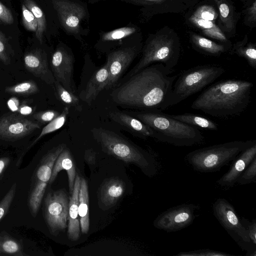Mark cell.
Here are the masks:
<instances>
[{"label": "cell", "mask_w": 256, "mask_h": 256, "mask_svg": "<svg viewBox=\"0 0 256 256\" xmlns=\"http://www.w3.org/2000/svg\"><path fill=\"white\" fill-rule=\"evenodd\" d=\"M172 72L162 63L148 66L115 89L112 99L120 105L163 110L178 76H170Z\"/></svg>", "instance_id": "6da1fadb"}, {"label": "cell", "mask_w": 256, "mask_h": 256, "mask_svg": "<svg viewBox=\"0 0 256 256\" xmlns=\"http://www.w3.org/2000/svg\"><path fill=\"white\" fill-rule=\"evenodd\" d=\"M253 86L252 82L244 80H221L201 93L191 108L213 116L236 115L248 106Z\"/></svg>", "instance_id": "7a4b0ae2"}, {"label": "cell", "mask_w": 256, "mask_h": 256, "mask_svg": "<svg viewBox=\"0 0 256 256\" xmlns=\"http://www.w3.org/2000/svg\"><path fill=\"white\" fill-rule=\"evenodd\" d=\"M153 130L154 138L176 146H192L203 142L204 138L196 127L176 120L160 110L136 114Z\"/></svg>", "instance_id": "3957f363"}, {"label": "cell", "mask_w": 256, "mask_h": 256, "mask_svg": "<svg viewBox=\"0 0 256 256\" xmlns=\"http://www.w3.org/2000/svg\"><path fill=\"white\" fill-rule=\"evenodd\" d=\"M91 132L94 139L108 154L138 166L144 174L153 176L157 172L154 160L140 150L114 132L102 128H94Z\"/></svg>", "instance_id": "277c9868"}, {"label": "cell", "mask_w": 256, "mask_h": 256, "mask_svg": "<svg viewBox=\"0 0 256 256\" xmlns=\"http://www.w3.org/2000/svg\"><path fill=\"white\" fill-rule=\"evenodd\" d=\"M255 142V140H235L204 147L189 152L186 156V160L198 172H216Z\"/></svg>", "instance_id": "5b68a950"}, {"label": "cell", "mask_w": 256, "mask_h": 256, "mask_svg": "<svg viewBox=\"0 0 256 256\" xmlns=\"http://www.w3.org/2000/svg\"><path fill=\"white\" fill-rule=\"evenodd\" d=\"M224 72V68L213 64L198 66L184 71L174 81L163 110L200 91Z\"/></svg>", "instance_id": "8992f818"}, {"label": "cell", "mask_w": 256, "mask_h": 256, "mask_svg": "<svg viewBox=\"0 0 256 256\" xmlns=\"http://www.w3.org/2000/svg\"><path fill=\"white\" fill-rule=\"evenodd\" d=\"M180 54L178 44L170 37L156 36L145 46L142 58L132 70L134 74L154 62L162 64L172 71L177 64Z\"/></svg>", "instance_id": "52a82bcc"}, {"label": "cell", "mask_w": 256, "mask_h": 256, "mask_svg": "<svg viewBox=\"0 0 256 256\" xmlns=\"http://www.w3.org/2000/svg\"><path fill=\"white\" fill-rule=\"evenodd\" d=\"M214 214L220 224L240 246L246 250V256H256V245L250 241L246 230L233 206L226 199L220 198L213 204Z\"/></svg>", "instance_id": "ba28073f"}, {"label": "cell", "mask_w": 256, "mask_h": 256, "mask_svg": "<svg viewBox=\"0 0 256 256\" xmlns=\"http://www.w3.org/2000/svg\"><path fill=\"white\" fill-rule=\"evenodd\" d=\"M44 218L50 233L56 236L67 228L69 200L62 190L49 192L44 199Z\"/></svg>", "instance_id": "9c48e42d"}, {"label": "cell", "mask_w": 256, "mask_h": 256, "mask_svg": "<svg viewBox=\"0 0 256 256\" xmlns=\"http://www.w3.org/2000/svg\"><path fill=\"white\" fill-rule=\"evenodd\" d=\"M198 207L192 204H184L162 212L155 219L154 226L167 232H174L186 228L192 224L194 212Z\"/></svg>", "instance_id": "30bf717a"}, {"label": "cell", "mask_w": 256, "mask_h": 256, "mask_svg": "<svg viewBox=\"0 0 256 256\" xmlns=\"http://www.w3.org/2000/svg\"><path fill=\"white\" fill-rule=\"evenodd\" d=\"M40 128L38 123L20 114H9L0 118V138L3 140H17Z\"/></svg>", "instance_id": "8fae6325"}, {"label": "cell", "mask_w": 256, "mask_h": 256, "mask_svg": "<svg viewBox=\"0 0 256 256\" xmlns=\"http://www.w3.org/2000/svg\"><path fill=\"white\" fill-rule=\"evenodd\" d=\"M51 67L54 79L66 89L74 94L72 56L64 48L57 49L52 56Z\"/></svg>", "instance_id": "7c38bea8"}, {"label": "cell", "mask_w": 256, "mask_h": 256, "mask_svg": "<svg viewBox=\"0 0 256 256\" xmlns=\"http://www.w3.org/2000/svg\"><path fill=\"white\" fill-rule=\"evenodd\" d=\"M61 24L68 32L76 33L80 24L86 15L84 8L70 0H52Z\"/></svg>", "instance_id": "4fadbf2b"}, {"label": "cell", "mask_w": 256, "mask_h": 256, "mask_svg": "<svg viewBox=\"0 0 256 256\" xmlns=\"http://www.w3.org/2000/svg\"><path fill=\"white\" fill-rule=\"evenodd\" d=\"M134 48H124L110 53L108 58V79L106 88L113 86L136 56Z\"/></svg>", "instance_id": "5bb4252c"}, {"label": "cell", "mask_w": 256, "mask_h": 256, "mask_svg": "<svg viewBox=\"0 0 256 256\" xmlns=\"http://www.w3.org/2000/svg\"><path fill=\"white\" fill-rule=\"evenodd\" d=\"M256 158V142L242 151L234 160L229 170L216 182L220 186L231 187L237 182L242 172Z\"/></svg>", "instance_id": "9a60e30c"}, {"label": "cell", "mask_w": 256, "mask_h": 256, "mask_svg": "<svg viewBox=\"0 0 256 256\" xmlns=\"http://www.w3.org/2000/svg\"><path fill=\"white\" fill-rule=\"evenodd\" d=\"M26 69L35 76L46 83L54 84L55 79L48 68L46 53L40 50H36L26 53L24 58Z\"/></svg>", "instance_id": "2e32d148"}, {"label": "cell", "mask_w": 256, "mask_h": 256, "mask_svg": "<svg viewBox=\"0 0 256 256\" xmlns=\"http://www.w3.org/2000/svg\"><path fill=\"white\" fill-rule=\"evenodd\" d=\"M81 178L76 174L72 196L70 197L68 235L73 241L78 240L80 234V222L78 218L79 191Z\"/></svg>", "instance_id": "e0dca14e"}, {"label": "cell", "mask_w": 256, "mask_h": 256, "mask_svg": "<svg viewBox=\"0 0 256 256\" xmlns=\"http://www.w3.org/2000/svg\"><path fill=\"white\" fill-rule=\"evenodd\" d=\"M108 64L97 70L88 82L86 89L81 92L80 98L90 105L100 92L106 88L108 79Z\"/></svg>", "instance_id": "ac0fdd59"}, {"label": "cell", "mask_w": 256, "mask_h": 256, "mask_svg": "<svg viewBox=\"0 0 256 256\" xmlns=\"http://www.w3.org/2000/svg\"><path fill=\"white\" fill-rule=\"evenodd\" d=\"M124 182L118 178H112L104 181L100 190V202L109 207L114 204L125 190Z\"/></svg>", "instance_id": "d6986e66"}, {"label": "cell", "mask_w": 256, "mask_h": 256, "mask_svg": "<svg viewBox=\"0 0 256 256\" xmlns=\"http://www.w3.org/2000/svg\"><path fill=\"white\" fill-rule=\"evenodd\" d=\"M62 170H65L67 172L70 192L72 194L74 190L76 172L72 156L68 148H64L56 158L53 167L50 183L54 180L58 173Z\"/></svg>", "instance_id": "ffe728a7"}, {"label": "cell", "mask_w": 256, "mask_h": 256, "mask_svg": "<svg viewBox=\"0 0 256 256\" xmlns=\"http://www.w3.org/2000/svg\"><path fill=\"white\" fill-rule=\"evenodd\" d=\"M110 116L114 122L141 136L154 138L152 129L138 119L120 112H112L110 113Z\"/></svg>", "instance_id": "44dd1931"}, {"label": "cell", "mask_w": 256, "mask_h": 256, "mask_svg": "<svg viewBox=\"0 0 256 256\" xmlns=\"http://www.w3.org/2000/svg\"><path fill=\"white\" fill-rule=\"evenodd\" d=\"M64 148V144H60L43 157L36 170L37 181L46 183L49 182L54 162Z\"/></svg>", "instance_id": "7402d4cb"}, {"label": "cell", "mask_w": 256, "mask_h": 256, "mask_svg": "<svg viewBox=\"0 0 256 256\" xmlns=\"http://www.w3.org/2000/svg\"><path fill=\"white\" fill-rule=\"evenodd\" d=\"M78 216L82 232L86 234L89 230L88 194L87 183L82 178L78 195Z\"/></svg>", "instance_id": "603a6c76"}, {"label": "cell", "mask_w": 256, "mask_h": 256, "mask_svg": "<svg viewBox=\"0 0 256 256\" xmlns=\"http://www.w3.org/2000/svg\"><path fill=\"white\" fill-rule=\"evenodd\" d=\"M170 117L185 124L202 128L217 130L218 124L206 118L192 114L185 113L179 114H169Z\"/></svg>", "instance_id": "cb8c5ba5"}, {"label": "cell", "mask_w": 256, "mask_h": 256, "mask_svg": "<svg viewBox=\"0 0 256 256\" xmlns=\"http://www.w3.org/2000/svg\"><path fill=\"white\" fill-rule=\"evenodd\" d=\"M192 38L194 46L199 50L208 54L218 56L226 50V48L224 45L218 44L197 34L192 35Z\"/></svg>", "instance_id": "d4e9b609"}, {"label": "cell", "mask_w": 256, "mask_h": 256, "mask_svg": "<svg viewBox=\"0 0 256 256\" xmlns=\"http://www.w3.org/2000/svg\"><path fill=\"white\" fill-rule=\"evenodd\" d=\"M0 254L28 256L24 252L22 244L8 234H0Z\"/></svg>", "instance_id": "484cf974"}, {"label": "cell", "mask_w": 256, "mask_h": 256, "mask_svg": "<svg viewBox=\"0 0 256 256\" xmlns=\"http://www.w3.org/2000/svg\"><path fill=\"white\" fill-rule=\"evenodd\" d=\"M190 20L208 36L222 42L226 41V38L224 34L213 22L199 18L193 15Z\"/></svg>", "instance_id": "4316f807"}, {"label": "cell", "mask_w": 256, "mask_h": 256, "mask_svg": "<svg viewBox=\"0 0 256 256\" xmlns=\"http://www.w3.org/2000/svg\"><path fill=\"white\" fill-rule=\"evenodd\" d=\"M24 4L33 14L38 22V28L36 36L42 43L44 33L46 29V20L41 8L32 0H23Z\"/></svg>", "instance_id": "83f0119b"}, {"label": "cell", "mask_w": 256, "mask_h": 256, "mask_svg": "<svg viewBox=\"0 0 256 256\" xmlns=\"http://www.w3.org/2000/svg\"><path fill=\"white\" fill-rule=\"evenodd\" d=\"M69 112L68 108L66 106L63 109L62 112L58 116L48 122L42 130L41 132L38 136L33 141L31 144L29 146L28 148L34 145L39 140H40L44 136L60 128H61L65 124L67 116Z\"/></svg>", "instance_id": "f1b7e54d"}, {"label": "cell", "mask_w": 256, "mask_h": 256, "mask_svg": "<svg viewBox=\"0 0 256 256\" xmlns=\"http://www.w3.org/2000/svg\"><path fill=\"white\" fill-rule=\"evenodd\" d=\"M48 183L37 181L30 193L28 206L32 216H36L44 197Z\"/></svg>", "instance_id": "f546056e"}, {"label": "cell", "mask_w": 256, "mask_h": 256, "mask_svg": "<svg viewBox=\"0 0 256 256\" xmlns=\"http://www.w3.org/2000/svg\"><path fill=\"white\" fill-rule=\"evenodd\" d=\"M56 93L58 99L63 103L74 108L76 110L81 111L82 108L80 101L74 93L66 89L58 82L55 80L54 82Z\"/></svg>", "instance_id": "4dcf8cb0"}, {"label": "cell", "mask_w": 256, "mask_h": 256, "mask_svg": "<svg viewBox=\"0 0 256 256\" xmlns=\"http://www.w3.org/2000/svg\"><path fill=\"white\" fill-rule=\"evenodd\" d=\"M4 90L6 92L11 94L28 96L38 92L39 89L36 82L30 80L6 86Z\"/></svg>", "instance_id": "1f68e13d"}, {"label": "cell", "mask_w": 256, "mask_h": 256, "mask_svg": "<svg viewBox=\"0 0 256 256\" xmlns=\"http://www.w3.org/2000/svg\"><path fill=\"white\" fill-rule=\"evenodd\" d=\"M233 52L244 58L252 68H256V49L254 46L249 44L245 46L243 42L238 44L234 46Z\"/></svg>", "instance_id": "d6a6232c"}, {"label": "cell", "mask_w": 256, "mask_h": 256, "mask_svg": "<svg viewBox=\"0 0 256 256\" xmlns=\"http://www.w3.org/2000/svg\"><path fill=\"white\" fill-rule=\"evenodd\" d=\"M136 28L132 26L120 28L112 31L104 33L102 39L104 41H112L120 40L134 33Z\"/></svg>", "instance_id": "836d02e7"}, {"label": "cell", "mask_w": 256, "mask_h": 256, "mask_svg": "<svg viewBox=\"0 0 256 256\" xmlns=\"http://www.w3.org/2000/svg\"><path fill=\"white\" fill-rule=\"evenodd\" d=\"M256 180V158L250 162L238 178L236 183L246 184Z\"/></svg>", "instance_id": "e575fe53"}, {"label": "cell", "mask_w": 256, "mask_h": 256, "mask_svg": "<svg viewBox=\"0 0 256 256\" xmlns=\"http://www.w3.org/2000/svg\"><path fill=\"white\" fill-rule=\"evenodd\" d=\"M16 190V184L14 183L0 202V222L8 213L14 198Z\"/></svg>", "instance_id": "d590c367"}, {"label": "cell", "mask_w": 256, "mask_h": 256, "mask_svg": "<svg viewBox=\"0 0 256 256\" xmlns=\"http://www.w3.org/2000/svg\"><path fill=\"white\" fill-rule=\"evenodd\" d=\"M22 24L28 30L36 32L38 22L33 14L26 6L22 4Z\"/></svg>", "instance_id": "8d00e7d4"}, {"label": "cell", "mask_w": 256, "mask_h": 256, "mask_svg": "<svg viewBox=\"0 0 256 256\" xmlns=\"http://www.w3.org/2000/svg\"><path fill=\"white\" fill-rule=\"evenodd\" d=\"M218 4L221 20L228 28L232 29L234 24L233 18L228 5L221 2H218Z\"/></svg>", "instance_id": "74e56055"}, {"label": "cell", "mask_w": 256, "mask_h": 256, "mask_svg": "<svg viewBox=\"0 0 256 256\" xmlns=\"http://www.w3.org/2000/svg\"><path fill=\"white\" fill-rule=\"evenodd\" d=\"M178 256H231L232 254L222 252L210 249L198 250L186 252H182L176 254Z\"/></svg>", "instance_id": "f35d334b"}, {"label": "cell", "mask_w": 256, "mask_h": 256, "mask_svg": "<svg viewBox=\"0 0 256 256\" xmlns=\"http://www.w3.org/2000/svg\"><path fill=\"white\" fill-rule=\"evenodd\" d=\"M194 16L204 20L214 21L218 14L213 8L208 6H202L198 8Z\"/></svg>", "instance_id": "ab89813d"}, {"label": "cell", "mask_w": 256, "mask_h": 256, "mask_svg": "<svg viewBox=\"0 0 256 256\" xmlns=\"http://www.w3.org/2000/svg\"><path fill=\"white\" fill-rule=\"evenodd\" d=\"M10 54L6 40L0 32V60L6 65L10 64Z\"/></svg>", "instance_id": "60d3db41"}, {"label": "cell", "mask_w": 256, "mask_h": 256, "mask_svg": "<svg viewBox=\"0 0 256 256\" xmlns=\"http://www.w3.org/2000/svg\"><path fill=\"white\" fill-rule=\"evenodd\" d=\"M59 114V112L56 110H48L36 112L33 116L38 122L45 124L50 122Z\"/></svg>", "instance_id": "b9f144b4"}, {"label": "cell", "mask_w": 256, "mask_h": 256, "mask_svg": "<svg viewBox=\"0 0 256 256\" xmlns=\"http://www.w3.org/2000/svg\"><path fill=\"white\" fill-rule=\"evenodd\" d=\"M242 222L245 226L248 236L251 242L254 245L256 244V222L254 220L252 222H250L248 220L242 218Z\"/></svg>", "instance_id": "7bdbcfd3"}, {"label": "cell", "mask_w": 256, "mask_h": 256, "mask_svg": "<svg viewBox=\"0 0 256 256\" xmlns=\"http://www.w3.org/2000/svg\"><path fill=\"white\" fill-rule=\"evenodd\" d=\"M0 20L4 24H10L14 22L12 13L8 8L0 2Z\"/></svg>", "instance_id": "ee69618b"}, {"label": "cell", "mask_w": 256, "mask_h": 256, "mask_svg": "<svg viewBox=\"0 0 256 256\" xmlns=\"http://www.w3.org/2000/svg\"><path fill=\"white\" fill-rule=\"evenodd\" d=\"M35 108L28 105L26 102H22L18 108L17 112L22 116L30 114L34 110Z\"/></svg>", "instance_id": "f6af8a7d"}, {"label": "cell", "mask_w": 256, "mask_h": 256, "mask_svg": "<svg viewBox=\"0 0 256 256\" xmlns=\"http://www.w3.org/2000/svg\"><path fill=\"white\" fill-rule=\"evenodd\" d=\"M20 103V100L16 97H11L7 102L9 109L12 112H17Z\"/></svg>", "instance_id": "bcb514c9"}, {"label": "cell", "mask_w": 256, "mask_h": 256, "mask_svg": "<svg viewBox=\"0 0 256 256\" xmlns=\"http://www.w3.org/2000/svg\"><path fill=\"white\" fill-rule=\"evenodd\" d=\"M10 160L8 157H2L0 158V179L3 176V174L8 166Z\"/></svg>", "instance_id": "7dc6e473"}, {"label": "cell", "mask_w": 256, "mask_h": 256, "mask_svg": "<svg viewBox=\"0 0 256 256\" xmlns=\"http://www.w3.org/2000/svg\"><path fill=\"white\" fill-rule=\"evenodd\" d=\"M84 158L87 163L94 164L96 162V152L92 150H86Z\"/></svg>", "instance_id": "c3c4849f"}, {"label": "cell", "mask_w": 256, "mask_h": 256, "mask_svg": "<svg viewBox=\"0 0 256 256\" xmlns=\"http://www.w3.org/2000/svg\"><path fill=\"white\" fill-rule=\"evenodd\" d=\"M126 1L130 3L137 4H150L151 3L158 2L162 0H125Z\"/></svg>", "instance_id": "681fc988"}]
</instances>
